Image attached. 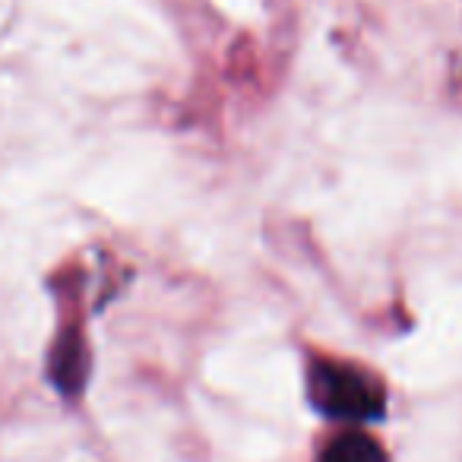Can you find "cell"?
<instances>
[{
    "label": "cell",
    "instance_id": "7a4b0ae2",
    "mask_svg": "<svg viewBox=\"0 0 462 462\" xmlns=\"http://www.w3.org/2000/svg\"><path fill=\"white\" fill-rule=\"evenodd\" d=\"M317 462H390L374 437L367 434H342L327 443Z\"/></svg>",
    "mask_w": 462,
    "mask_h": 462
},
{
    "label": "cell",
    "instance_id": "6da1fadb",
    "mask_svg": "<svg viewBox=\"0 0 462 462\" xmlns=\"http://www.w3.org/2000/svg\"><path fill=\"white\" fill-rule=\"evenodd\" d=\"M308 393L314 409L336 421H377L386 409L383 386L346 361H317L308 374Z\"/></svg>",
    "mask_w": 462,
    "mask_h": 462
}]
</instances>
